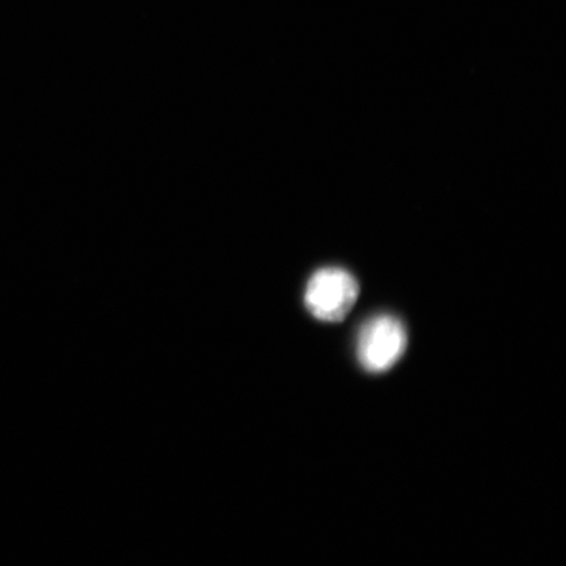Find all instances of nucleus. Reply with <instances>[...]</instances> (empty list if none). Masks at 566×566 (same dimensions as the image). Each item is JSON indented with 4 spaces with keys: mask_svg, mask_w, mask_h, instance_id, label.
I'll use <instances>...</instances> for the list:
<instances>
[{
    "mask_svg": "<svg viewBox=\"0 0 566 566\" xmlns=\"http://www.w3.org/2000/svg\"><path fill=\"white\" fill-rule=\"evenodd\" d=\"M405 324L398 317L379 315L366 322L357 339L359 364L369 373L380 374L392 369L407 349Z\"/></svg>",
    "mask_w": 566,
    "mask_h": 566,
    "instance_id": "1",
    "label": "nucleus"
},
{
    "mask_svg": "<svg viewBox=\"0 0 566 566\" xmlns=\"http://www.w3.org/2000/svg\"><path fill=\"white\" fill-rule=\"evenodd\" d=\"M359 294L358 282L339 268H324L308 281L306 306L318 321L337 323L350 313Z\"/></svg>",
    "mask_w": 566,
    "mask_h": 566,
    "instance_id": "2",
    "label": "nucleus"
}]
</instances>
